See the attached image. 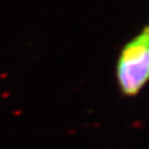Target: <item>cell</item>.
Returning <instances> with one entry per match:
<instances>
[{
    "label": "cell",
    "instance_id": "1",
    "mask_svg": "<svg viewBox=\"0 0 149 149\" xmlns=\"http://www.w3.org/2000/svg\"><path fill=\"white\" fill-rule=\"evenodd\" d=\"M115 74L119 91L125 97H135L149 83V24L121 48Z\"/></svg>",
    "mask_w": 149,
    "mask_h": 149
}]
</instances>
